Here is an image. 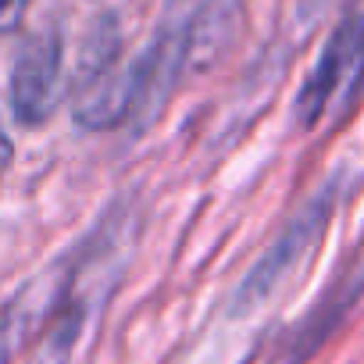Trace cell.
<instances>
[{
	"label": "cell",
	"mask_w": 364,
	"mask_h": 364,
	"mask_svg": "<svg viewBox=\"0 0 364 364\" xmlns=\"http://www.w3.org/2000/svg\"><path fill=\"white\" fill-rule=\"evenodd\" d=\"M82 325H86V307L79 300H68L54 311L43 339L36 343L29 364H68L72 360V350L82 336Z\"/></svg>",
	"instance_id": "obj_5"
},
{
	"label": "cell",
	"mask_w": 364,
	"mask_h": 364,
	"mask_svg": "<svg viewBox=\"0 0 364 364\" xmlns=\"http://www.w3.org/2000/svg\"><path fill=\"white\" fill-rule=\"evenodd\" d=\"M11 161H15V146H11V139L4 132H0V175L11 168Z\"/></svg>",
	"instance_id": "obj_8"
},
{
	"label": "cell",
	"mask_w": 364,
	"mask_h": 364,
	"mask_svg": "<svg viewBox=\"0 0 364 364\" xmlns=\"http://www.w3.org/2000/svg\"><path fill=\"white\" fill-rule=\"evenodd\" d=\"M61 97V36L36 33L11 68V107L22 125H43Z\"/></svg>",
	"instance_id": "obj_3"
},
{
	"label": "cell",
	"mask_w": 364,
	"mask_h": 364,
	"mask_svg": "<svg viewBox=\"0 0 364 364\" xmlns=\"http://www.w3.org/2000/svg\"><path fill=\"white\" fill-rule=\"evenodd\" d=\"M328 215H332V197L328 193H318L300 215L289 218V225L279 232V240L264 250V257L250 268V275L243 279V286L236 289L232 296V311L236 314H247V311H257L264 300H272L279 293V286L314 254V247L321 243L325 236V225H328Z\"/></svg>",
	"instance_id": "obj_1"
},
{
	"label": "cell",
	"mask_w": 364,
	"mask_h": 364,
	"mask_svg": "<svg viewBox=\"0 0 364 364\" xmlns=\"http://www.w3.org/2000/svg\"><path fill=\"white\" fill-rule=\"evenodd\" d=\"M29 0H0V33H15L22 26Z\"/></svg>",
	"instance_id": "obj_6"
},
{
	"label": "cell",
	"mask_w": 364,
	"mask_h": 364,
	"mask_svg": "<svg viewBox=\"0 0 364 364\" xmlns=\"http://www.w3.org/2000/svg\"><path fill=\"white\" fill-rule=\"evenodd\" d=\"M18 353V339L8 332V325L0 321V364H11V357Z\"/></svg>",
	"instance_id": "obj_7"
},
{
	"label": "cell",
	"mask_w": 364,
	"mask_h": 364,
	"mask_svg": "<svg viewBox=\"0 0 364 364\" xmlns=\"http://www.w3.org/2000/svg\"><path fill=\"white\" fill-rule=\"evenodd\" d=\"M139 104V68L132 65H107L93 75L79 79L75 100H72V118L79 129L90 132H107L114 125H122L125 118L136 114Z\"/></svg>",
	"instance_id": "obj_4"
},
{
	"label": "cell",
	"mask_w": 364,
	"mask_h": 364,
	"mask_svg": "<svg viewBox=\"0 0 364 364\" xmlns=\"http://www.w3.org/2000/svg\"><path fill=\"white\" fill-rule=\"evenodd\" d=\"M364 82V15H350L336 33L328 36L318 65L311 68L300 97H296V122L304 129H314L328 107L343 97H353V90Z\"/></svg>",
	"instance_id": "obj_2"
}]
</instances>
